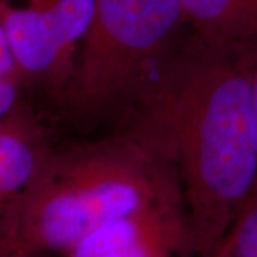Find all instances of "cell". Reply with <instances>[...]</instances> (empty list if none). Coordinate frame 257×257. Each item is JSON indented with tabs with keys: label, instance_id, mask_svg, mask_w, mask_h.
Wrapping results in <instances>:
<instances>
[{
	"label": "cell",
	"instance_id": "obj_1",
	"mask_svg": "<svg viewBox=\"0 0 257 257\" xmlns=\"http://www.w3.org/2000/svg\"><path fill=\"white\" fill-rule=\"evenodd\" d=\"M256 56L257 42H211L189 29L120 126L175 170L199 257L210 254L257 192Z\"/></svg>",
	"mask_w": 257,
	"mask_h": 257
},
{
	"label": "cell",
	"instance_id": "obj_2",
	"mask_svg": "<svg viewBox=\"0 0 257 257\" xmlns=\"http://www.w3.org/2000/svg\"><path fill=\"white\" fill-rule=\"evenodd\" d=\"M177 193L175 170L126 130L52 146L10 211L0 250L62 257L106 223Z\"/></svg>",
	"mask_w": 257,
	"mask_h": 257
},
{
	"label": "cell",
	"instance_id": "obj_3",
	"mask_svg": "<svg viewBox=\"0 0 257 257\" xmlns=\"http://www.w3.org/2000/svg\"><path fill=\"white\" fill-rule=\"evenodd\" d=\"M187 33L180 0H96L59 104L79 121L121 126Z\"/></svg>",
	"mask_w": 257,
	"mask_h": 257
},
{
	"label": "cell",
	"instance_id": "obj_4",
	"mask_svg": "<svg viewBox=\"0 0 257 257\" xmlns=\"http://www.w3.org/2000/svg\"><path fill=\"white\" fill-rule=\"evenodd\" d=\"M96 0H3V20L23 80L60 99L87 35Z\"/></svg>",
	"mask_w": 257,
	"mask_h": 257
},
{
	"label": "cell",
	"instance_id": "obj_5",
	"mask_svg": "<svg viewBox=\"0 0 257 257\" xmlns=\"http://www.w3.org/2000/svg\"><path fill=\"white\" fill-rule=\"evenodd\" d=\"M62 257H199L182 193L111 220Z\"/></svg>",
	"mask_w": 257,
	"mask_h": 257
},
{
	"label": "cell",
	"instance_id": "obj_6",
	"mask_svg": "<svg viewBox=\"0 0 257 257\" xmlns=\"http://www.w3.org/2000/svg\"><path fill=\"white\" fill-rule=\"evenodd\" d=\"M52 146L47 127L23 103L0 123V243L10 211Z\"/></svg>",
	"mask_w": 257,
	"mask_h": 257
},
{
	"label": "cell",
	"instance_id": "obj_7",
	"mask_svg": "<svg viewBox=\"0 0 257 257\" xmlns=\"http://www.w3.org/2000/svg\"><path fill=\"white\" fill-rule=\"evenodd\" d=\"M187 26L211 42H257V0H180Z\"/></svg>",
	"mask_w": 257,
	"mask_h": 257
},
{
	"label": "cell",
	"instance_id": "obj_8",
	"mask_svg": "<svg viewBox=\"0 0 257 257\" xmlns=\"http://www.w3.org/2000/svg\"><path fill=\"white\" fill-rule=\"evenodd\" d=\"M207 257H257V192Z\"/></svg>",
	"mask_w": 257,
	"mask_h": 257
},
{
	"label": "cell",
	"instance_id": "obj_9",
	"mask_svg": "<svg viewBox=\"0 0 257 257\" xmlns=\"http://www.w3.org/2000/svg\"><path fill=\"white\" fill-rule=\"evenodd\" d=\"M26 83L20 74L0 79V123L8 119L22 104V94Z\"/></svg>",
	"mask_w": 257,
	"mask_h": 257
},
{
	"label": "cell",
	"instance_id": "obj_10",
	"mask_svg": "<svg viewBox=\"0 0 257 257\" xmlns=\"http://www.w3.org/2000/svg\"><path fill=\"white\" fill-rule=\"evenodd\" d=\"M12 74H20V72H19L15 55H13V50L10 46L8 32L5 28L3 0H0V79L6 77V76H12Z\"/></svg>",
	"mask_w": 257,
	"mask_h": 257
},
{
	"label": "cell",
	"instance_id": "obj_11",
	"mask_svg": "<svg viewBox=\"0 0 257 257\" xmlns=\"http://www.w3.org/2000/svg\"><path fill=\"white\" fill-rule=\"evenodd\" d=\"M251 97H253V109H254V117H256L257 124V56L253 70H251Z\"/></svg>",
	"mask_w": 257,
	"mask_h": 257
},
{
	"label": "cell",
	"instance_id": "obj_12",
	"mask_svg": "<svg viewBox=\"0 0 257 257\" xmlns=\"http://www.w3.org/2000/svg\"><path fill=\"white\" fill-rule=\"evenodd\" d=\"M0 257H40V256H30V254H22V253H16V251L0 250Z\"/></svg>",
	"mask_w": 257,
	"mask_h": 257
}]
</instances>
